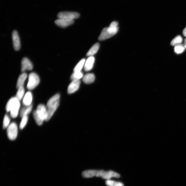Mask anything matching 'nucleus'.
Here are the masks:
<instances>
[{"label": "nucleus", "instance_id": "nucleus-1", "mask_svg": "<svg viewBox=\"0 0 186 186\" xmlns=\"http://www.w3.org/2000/svg\"><path fill=\"white\" fill-rule=\"evenodd\" d=\"M33 115L38 125H42L44 121H47L48 115L46 107L43 104L39 105L36 111L33 112Z\"/></svg>", "mask_w": 186, "mask_h": 186}, {"label": "nucleus", "instance_id": "nucleus-2", "mask_svg": "<svg viewBox=\"0 0 186 186\" xmlns=\"http://www.w3.org/2000/svg\"><path fill=\"white\" fill-rule=\"evenodd\" d=\"M60 98V94H57L48 100L46 107L48 115L47 121L51 119L59 106Z\"/></svg>", "mask_w": 186, "mask_h": 186}, {"label": "nucleus", "instance_id": "nucleus-3", "mask_svg": "<svg viewBox=\"0 0 186 186\" xmlns=\"http://www.w3.org/2000/svg\"><path fill=\"white\" fill-rule=\"evenodd\" d=\"M20 106V101L16 97H12L7 103L6 111L7 112H10L12 118H15L18 116Z\"/></svg>", "mask_w": 186, "mask_h": 186}, {"label": "nucleus", "instance_id": "nucleus-4", "mask_svg": "<svg viewBox=\"0 0 186 186\" xmlns=\"http://www.w3.org/2000/svg\"><path fill=\"white\" fill-rule=\"evenodd\" d=\"M118 24L117 22L113 21L108 27L104 28L100 34L99 40L101 41L105 40L116 35L119 30Z\"/></svg>", "mask_w": 186, "mask_h": 186}, {"label": "nucleus", "instance_id": "nucleus-5", "mask_svg": "<svg viewBox=\"0 0 186 186\" xmlns=\"http://www.w3.org/2000/svg\"><path fill=\"white\" fill-rule=\"evenodd\" d=\"M40 82V79L38 75L35 73H31L29 75L27 88L30 90L35 89Z\"/></svg>", "mask_w": 186, "mask_h": 186}, {"label": "nucleus", "instance_id": "nucleus-6", "mask_svg": "<svg viewBox=\"0 0 186 186\" xmlns=\"http://www.w3.org/2000/svg\"><path fill=\"white\" fill-rule=\"evenodd\" d=\"M7 133L8 138L11 140H14L18 134V127L15 122H12L7 128Z\"/></svg>", "mask_w": 186, "mask_h": 186}, {"label": "nucleus", "instance_id": "nucleus-7", "mask_svg": "<svg viewBox=\"0 0 186 186\" xmlns=\"http://www.w3.org/2000/svg\"><path fill=\"white\" fill-rule=\"evenodd\" d=\"M58 18H62L67 20L74 21L80 16V14L77 12L70 11H62L58 14Z\"/></svg>", "mask_w": 186, "mask_h": 186}, {"label": "nucleus", "instance_id": "nucleus-8", "mask_svg": "<svg viewBox=\"0 0 186 186\" xmlns=\"http://www.w3.org/2000/svg\"><path fill=\"white\" fill-rule=\"evenodd\" d=\"M105 172L104 170H88L84 171L82 173V177L85 178H90L96 176L97 177H101Z\"/></svg>", "mask_w": 186, "mask_h": 186}, {"label": "nucleus", "instance_id": "nucleus-9", "mask_svg": "<svg viewBox=\"0 0 186 186\" xmlns=\"http://www.w3.org/2000/svg\"><path fill=\"white\" fill-rule=\"evenodd\" d=\"M12 39H13V45L14 50L18 51L21 48V41L18 33L14 30L12 33Z\"/></svg>", "mask_w": 186, "mask_h": 186}, {"label": "nucleus", "instance_id": "nucleus-10", "mask_svg": "<svg viewBox=\"0 0 186 186\" xmlns=\"http://www.w3.org/2000/svg\"><path fill=\"white\" fill-rule=\"evenodd\" d=\"M80 84V80H72L68 86L67 92L68 94H71L77 91L79 89Z\"/></svg>", "mask_w": 186, "mask_h": 186}, {"label": "nucleus", "instance_id": "nucleus-11", "mask_svg": "<svg viewBox=\"0 0 186 186\" xmlns=\"http://www.w3.org/2000/svg\"><path fill=\"white\" fill-rule=\"evenodd\" d=\"M74 21L67 20L65 19L58 18L56 20L55 23L56 25L60 27L64 28L72 25L74 23Z\"/></svg>", "mask_w": 186, "mask_h": 186}, {"label": "nucleus", "instance_id": "nucleus-12", "mask_svg": "<svg viewBox=\"0 0 186 186\" xmlns=\"http://www.w3.org/2000/svg\"><path fill=\"white\" fill-rule=\"evenodd\" d=\"M22 72H25L26 70H31L33 69V65L28 58H24L21 61Z\"/></svg>", "mask_w": 186, "mask_h": 186}, {"label": "nucleus", "instance_id": "nucleus-13", "mask_svg": "<svg viewBox=\"0 0 186 186\" xmlns=\"http://www.w3.org/2000/svg\"><path fill=\"white\" fill-rule=\"evenodd\" d=\"M95 58L94 56H90L85 60L84 65V70L86 72L91 70L94 66Z\"/></svg>", "mask_w": 186, "mask_h": 186}, {"label": "nucleus", "instance_id": "nucleus-14", "mask_svg": "<svg viewBox=\"0 0 186 186\" xmlns=\"http://www.w3.org/2000/svg\"><path fill=\"white\" fill-rule=\"evenodd\" d=\"M33 100V95L31 93L28 91L26 93L23 98V104L25 106H30Z\"/></svg>", "mask_w": 186, "mask_h": 186}, {"label": "nucleus", "instance_id": "nucleus-15", "mask_svg": "<svg viewBox=\"0 0 186 186\" xmlns=\"http://www.w3.org/2000/svg\"><path fill=\"white\" fill-rule=\"evenodd\" d=\"M120 177V175L116 172L111 171H109L105 172L104 175L102 177L103 179L109 180L112 177L118 178Z\"/></svg>", "mask_w": 186, "mask_h": 186}, {"label": "nucleus", "instance_id": "nucleus-16", "mask_svg": "<svg viewBox=\"0 0 186 186\" xmlns=\"http://www.w3.org/2000/svg\"><path fill=\"white\" fill-rule=\"evenodd\" d=\"M95 77L93 73H87L83 78V81L85 84H89L94 82Z\"/></svg>", "mask_w": 186, "mask_h": 186}, {"label": "nucleus", "instance_id": "nucleus-17", "mask_svg": "<svg viewBox=\"0 0 186 186\" xmlns=\"http://www.w3.org/2000/svg\"><path fill=\"white\" fill-rule=\"evenodd\" d=\"M27 77V75L25 73H24L19 76L17 83V88L18 89L21 87L24 86V82Z\"/></svg>", "mask_w": 186, "mask_h": 186}, {"label": "nucleus", "instance_id": "nucleus-18", "mask_svg": "<svg viewBox=\"0 0 186 186\" xmlns=\"http://www.w3.org/2000/svg\"><path fill=\"white\" fill-rule=\"evenodd\" d=\"M99 47L100 45L99 43H95L88 51L87 53V56L88 57L93 56L95 53H97L98 50H99Z\"/></svg>", "mask_w": 186, "mask_h": 186}, {"label": "nucleus", "instance_id": "nucleus-19", "mask_svg": "<svg viewBox=\"0 0 186 186\" xmlns=\"http://www.w3.org/2000/svg\"><path fill=\"white\" fill-rule=\"evenodd\" d=\"M33 105L31 104L28 106H25L21 109L20 112V116L22 117L24 116H28L32 110Z\"/></svg>", "mask_w": 186, "mask_h": 186}, {"label": "nucleus", "instance_id": "nucleus-20", "mask_svg": "<svg viewBox=\"0 0 186 186\" xmlns=\"http://www.w3.org/2000/svg\"><path fill=\"white\" fill-rule=\"evenodd\" d=\"M85 60H86L85 59H83L81 60L74 68L73 72H81L83 68L84 67Z\"/></svg>", "mask_w": 186, "mask_h": 186}, {"label": "nucleus", "instance_id": "nucleus-21", "mask_svg": "<svg viewBox=\"0 0 186 186\" xmlns=\"http://www.w3.org/2000/svg\"><path fill=\"white\" fill-rule=\"evenodd\" d=\"M24 86L21 87L18 89L15 97L19 101H21L24 98Z\"/></svg>", "mask_w": 186, "mask_h": 186}, {"label": "nucleus", "instance_id": "nucleus-22", "mask_svg": "<svg viewBox=\"0 0 186 186\" xmlns=\"http://www.w3.org/2000/svg\"><path fill=\"white\" fill-rule=\"evenodd\" d=\"M84 77V74L82 72H74L71 75V79L72 80H80Z\"/></svg>", "mask_w": 186, "mask_h": 186}, {"label": "nucleus", "instance_id": "nucleus-23", "mask_svg": "<svg viewBox=\"0 0 186 186\" xmlns=\"http://www.w3.org/2000/svg\"><path fill=\"white\" fill-rule=\"evenodd\" d=\"M183 39L181 37L180 35L176 36L173 39L171 43V44L172 46H176L181 44L182 42Z\"/></svg>", "mask_w": 186, "mask_h": 186}, {"label": "nucleus", "instance_id": "nucleus-24", "mask_svg": "<svg viewBox=\"0 0 186 186\" xmlns=\"http://www.w3.org/2000/svg\"><path fill=\"white\" fill-rule=\"evenodd\" d=\"M185 49L184 45L180 44L175 46L174 50L175 53L179 54L184 52Z\"/></svg>", "mask_w": 186, "mask_h": 186}, {"label": "nucleus", "instance_id": "nucleus-25", "mask_svg": "<svg viewBox=\"0 0 186 186\" xmlns=\"http://www.w3.org/2000/svg\"><path fill=\"white\" fill-rule=\"evenodd\" d=\"M106 184L107 186H124L123 183L121 182H116L109 180L106 181Z\"/></svg>", "mask_w": 186, "mask_h": 186}, {"label": "nucleus", "instance_id": "nucleus-26", "mask_svg": "<svg viewBox=\"0 0 186 186\" xmlns=\"http://www.w3.org/2000/svg\"><path fill=\"white\" fill-rule=\"evenodd\" d=\"M10 122V119L8 115L6 114L5 116L3 123V128L4 129L7 128L9 125Z\"/></svg>", "mask_w": 186, "mask_h": 186}, {"label": "nucleus", "instance_id": "nucleus-27", "mask_svg": "<svg viewBox=\"0 0 186 186\" xmlns=\"http://www.w3.org/2000/svg\"><path fill=\"white\" fill-rule=\"evenodd\" d=\"M28 117V116H24L22 117V119L20 124V128L22 130L24 128L27 123Z\"/></svg>", "mask_w": 186, "mask_h": 186}, {"label": "nucleus", "instance_id": "nucleus-28", "mask_svg": "<svg viewBox=\"0 0 186 186\" xmlns=\"http://www.w3.org/2000/svg\"><path fill=\"white\" fill-rule=\"evenodd\" d=\"M183 35L185 37H186V27L184 29V30H183Z\"/></svg>", "mask_w": 186, "mask_h": 186}, {"label": "nucleus", "instance_id": "nucleus-29", "mask_svg": "<svg viewBox=\"0 0 186 186\" xmlns=\"http://www.w3.org/2000/svg\"><path fill=\"white\" fill-rule=\"evenodd\" d=\"M184 45L185 48L186 49V38L184 40Z\"/></svg>", "mask_w": 186, "mask_h": 186}]
</instances>
